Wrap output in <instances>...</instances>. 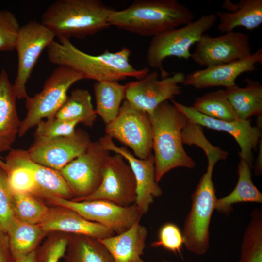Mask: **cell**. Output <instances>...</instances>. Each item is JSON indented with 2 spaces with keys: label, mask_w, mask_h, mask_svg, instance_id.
<instances>
[{
  "label": "cell",
  "mask_w": 262,
  "mask_h": 262,
  "mask_svg": "<svg viewBox=\"0 0 262 262\" xmlns=\"http://www.w3.org/2000/svg\"><path fill=\"white\" fill-rule=\"evenodd\" d=\"M150 246L153 247H162L182 257V246H184L182 231L176 224L171 222L166 223L161 226L157 239L151 243Z\"/></svg>",
  "instance_id": "d590c367"
},
{
  "label": "cell",
  "mask_w": 262,
  "mask_h": 262,
  "mask_svg": "<svg viewBox=\"0 0 262 262\" xmlns=\"http://www.w3.org/2000/svg\"><path fill=\"white\" fill-rule=\"evenodd\" d=\"M123 157L115 153L106 164L101 183L93 193L73 201L105 200L121 206L135 204L136 184L133 173Z\"/></svg>",
  "instance_id": "5bb4252c"
},
{
  "label": "cell",
  "mask_w": 262,
  "mask_h": 262,
  "mask_svg": "<svg viewBox=\"0 0 262 262\" xmlns=\"http://www.w3.org/2000/svg\"><path fill=\"white\" fill-rule=\"evenodd\" d=\"M110 156V151L105 149L99 141H91L83 154L59 171L73 196V198L85 197L97 190Z\"/></svg>",
  "instance_id": "30bf717a"
},
{
  "label": "cell",
  "mask_w": 262,
  "mask_h": 262,
  "mask_svg": "<svg viewBox=\"0 0 262 262\" xmlns=\"http://www.w3.org/2000/svg\"><path fill=\"white\" fill-rule=\"evenodd\" d=\"M69 236V233L49 232L35 250V262H58L65 255Z\"/></svg>",
  "instance_id": "836d02e7"
},
{
  "label": "cell",
  "mask_w": 262,
  "mask_h": 262,
  "mask_svg": "<svg viewBox=\"0 0 262 262\" xmlns=\"http://www.w3.org/2000/svg\"><path fill=\"white\" fill-rule=\"evenodd\" d=\"M157 71L147 74L141 79L125 85V99L134 107L150 114L162 103L173 99L182 92L185 75L177 72L172 75L159 79Z\"/></svg>",
  "instance_id": "7c38bea8"
},
{
  "label": "cell",
  "mask_w": 262,
  "mask_h": 262,
  "mask_svg": "<svg viewBox=\"0 0 262 262\" xmlns=\"http://www.w3.org/2000/svg\"><path fill=\"white\" fill-rule=\"evenodd\" d=\"M217 20L215 14H205L187 24L153 37L147 52V65L158 70L162 78L170 75L164 68V59L174 57L188 60L191 56V47L215 24Z\"/></svg>",
  "instance_id": "5b68a950"
},
{
  "label": "cell",
  "mask_w": 262,
  "mask_h": 262,
  "mask_svg": "<svg viewBox=\"0 0 262 262\" xmlns=\"http://www.w3.org/2000/svg\"><path fill=\"white\" fill-rule=\"evenodd\" d=\"M83 79L82 74L70 67L57 66L45 81L41 91L25 99L27 115L21 121L18 136H23L43 119L54 118L66 101L69 88Z\"/></svg>",
  "instance_id": "52a82bcc"
},
{
  "label": "cell",
  "mask_w": 262,
  "mask_h": 262,
  "mask_svg": "<svg viewBox=\"0 0 262 262\" xmlns=\"http://www.w3.org/2000/svg\"><path fill=\"white\" fill-rule=\"evenodd\" d=\"M49 233L39 225L23 223L14 218L7 234L15 261L35 251Z\"/></svg>",
  "instance_id": "484cf974"
},
{
  "label": "cell",
  "mask_w": 262,
  "mask_h": 262,
  "mask_svg": "<svg viewBox=\"0 0 262 262\" xmlns=\"http://www.w3.org/2000/svg\"><path fill=\"white\" fill-rule=\"evenodd\" d=\"M66 262H114L106 247L99 239L70 234Z\"/></svg>",
  "instance_id": "4316f807"
},
{
  "label": "cell",
  "mask_w": 262,
  "mask_h": 262,
  "mask_svg": "<svg viewBox=\"0 0 262 262\" xmlns=\"http://www.w3.org/2000/svg\"><path fill=\"white\" fill-rule=\"evenodd\" d=\"M193 107L199 113L216 119L232 121L237 119L225 90L213 91L196 98Z\"/></svg>",
  "instance_id": "1f68e13d"
},
{
  "label": "cell",
  "mask_w": 262,
  "mask_h": 262,
  "mask_svg": "<svg viewBox=\"0 0 262 262\" xmlns=\"http://www.w3.org/2000/svg\"><path fill=\"white\" fill-rule=\"evenodd\" d=\"M97 115L89 91L85 89H76L67 96L55 117L64 120L78 121L91 127Z\"/></svg>",
  "instance_id": "f1b7e54d"
},
{
  "label": "cell",
  "mask_w": 262,
  "mask_h": 262,
  "mask_svg": "<svg viewBox=\"0 0 262 262\" xmlns=\"http://www.w3.org/2000/svg\"><path fill=\"white\" fill-rule=\"evenodd\" d=\"M262 63V49L260 48L242 60L191 72L185 75L183 84L196 89L230 87L236 84L238 77L244 73L255 70L257 65Z\"/></svg>",
  "instance_id": "ac0fdd59"
},
{
  "label": "cell",
  "mask_w": 262,
  "mask_h": 262,
  "mask_svg": "<svg viewBox=\"0 0 262 262\" xmlns=\"http://www.w3.org/2000/svg\"><path fill=\"white\" fill-rule=\"evenodd\" d=\"M194 15L177 0H135L127 8L114 10L110 26L146 37H154L194 20Z\"/></svg>",
  "instance_id": "7a4b0ae2"
},
{
  "label": "cell",
  "mask_w": 262,
  "mask_h": 262,
  "mask_svg": "<svg viewBox=\"0 0 262 262\" xmlns=\"http://www.w3.org/2000/svg\"><path fill=\"white\" fill-rule=\"evenodd\" d=\"M259 146V153L256 160L254 166V173L256 176H260L262 174V139Z\"/></svg>",
  "instance_id": "60d3db41"
},
{
  "label": "cell",
  "mask_w": 262,
  "mask_h": 262,
  "mask_svg": "<svg viewBox=\"0 0 262 262\" xmlns=\"http://www.w3.org/2000/svg\"><path fill=\"white\" fill-rule=\"evenodd\" d=\"M41 198L54 206L73 210L86 219L100 224L116 234L128 229L143 216L135 204L125 207L105 200L73 201L48 194L43 195Z\"/></svg>",
  "instance_id": "ba28073f"
},
{
  "label": "cell",
  "mask_w": 262,
  "mask_h": 262,
  "mask_svg": "<svg viewBox=\"0 0 262 262\" xmlns=\"http://www.w3.org/2000/svg\"><path fill=\"white\" fill-rule=\"evenodd\" d=\"M126 90V85L118 82H96L95 83V112L106 125L117 116L121 102L125 98Z\"/></svg>",
  "instance_id": "83f0119b"
},
{
  "label": "cell",
  "mask_w": 262,
  "mask_h": 262,
  "mask_svg": "<svg viewBox=\"0 0 262 262\" xmlns=\"http://www.w3.org/2000/svg\"><path fill=\"white\" fill-rule=\"evenodd\" d=\"M202 127L188 120L182 131L183 144L195 145L202 148L207 156L208 162L216 163L226 159L228 153L212 145L204 135Z\"/></svg>",
  "instance_id": "d6a6232c"
},
{
  "label": "cell",
  "mask_w": 262,
  "mask_h": 262,
  "mask_svg": "<svg viewBox=\"0 0 262 262\" xmlns=\"http://www.w3.org/2000/svg\"><path fill=\"white\" fill-rule=\"evenodd\" d=\"M47 48L49 61L58 66L70 67L82 75L84 79L97 82L124 80L132 77L139 80L149 73V69H138L130 62L131 51L124 47L116 52L106 50L93 55L82 51L69 39L58 38Z\"/></svg>",
  "instance_id": "6da1fadb"
},
{
  "label": "cell",
  "mask_w": 262,
  "mask_h": 262,
  "mask_svg": "<svg viewBox=\"0 0 262 262\" xmlns=\"http://www.w3.org/2000/svg\"><path fill=\"white\" fill-rule=\"evenodd\" d=\"M7 174L13 192L35 194L37 185L34 175L30 169L23 167H8Z\"/></svg>",
  "instance_id": "f35d334b"
},
{
  "label": "cell",
  "mask_w": 262,
  "mask_h": 262,
  "mask_svg": "<svg viewBox=\"0 0 262 262\" xmlns=\"http://www.w3.org/2000/svg\"><path fill=\"white\" fill-rule=\"evenodd\" d=\"M252 53L249 36L232 31L215 37L204 34L191 58L206 68L242 60Z\"/></svg>",
  "instance_id": "4fadbf2b"
},
{
  "label": "cell",
  "mask_w": 262,
  "mask_h": 262,
  "mask_svg": "<svg viewBox=\"0 0 262 262\" xmlns=\"http://www.w3.org/2000/svg\"><path fill=\"white\" fill-rule=\"evenodd\" d=\"M12 198L7 172L0 166V229L6 233L14 218Z\"/></svg>",
  "instance_id": "74e56055"
},
{
  "label": "cell",
  "mask_w": 262,
  "mask_h": 262,
  "mask_svg": "<svg viewBox=\"0 0 262 262\" xmlns=\"http://www.w3.org/2000/svg\"><path fill=\"white\" fill-rule=\"evenodd\" d=\"M91 142L88 133L79 129L70 136L35 140L27 151L33 162L59 171L83 154Z\"/></svg>",
  "instance_id": "9a60e30c"
},
{
  "label": "cell",
  "mask_w": 262,
  "mask_h": 262,
  "mask_svg": "<svg viewBox=\"0 0 262 262\" xmlns=\"http://www.w3.org/2000/svg\"><path fill=\"white\" fill-rule=\"evenodd\" d=\"M162 262H171L168 260H162Z\"/></svg>",
  "instance_id": "ee69618b"
},
{
  "label": "cell",
  "mask_w": 262,
  "mask_h": 262,
  "mask_svg": "<svg viewBox=\"0 0 262 262\" xmlns=\"http://www.w3.org/2000/svg\"><path fill=\"white\" fill-rule=\"evenodd\" d=\"M114 10L100 0H57L46 9L40 22L57 38L83 39L110 26Z\"/></svg>",
  "instance_id": "277c9868"
},
{
  "label": "cell",
  "mask_w": 262,
  "mask_h": 262,
  "mask_svg": "<svg viewBox=\"0 0 262 262\" xmlns=\"http://www.w3.org/2000/svg\"><path fill=\"white\" fill-rule=\"evenodd\" d=\"M0 166L1 167H2L3 169H4L6 171V172H7V171H8V166H7L6 164L5 163V162H3L1 160V158L0 156Z\"/></svg>",
  "instance_id": "7bdbcfd3"
},
{
  "label": "cell",
  "mask_w": 262,
  "mask_h": 262,
  "mask_svg": "<svg viewBox=\"0 0 262 262\" xmlns=\"http://www.w3.org/2000/svg\"><path fill=\"white\" fill-rule=\"evenodd\" d=\"M231 12L217 11L215 15L219 23L218 30L221 33L233 31L238 27L252 30L262 23V0H240Z\"/></svg>",
  "instance_id": "d4e9b609"
},
{
  "label": "cell",
  "mask_w": 262,
  "mask_h": 262,
  "mask_svg": "<svg viewBox=\"0 0 262 262\" xmlns=\"http://www.w3.org/2000/svg\"><path fill=\"white\" fill-rule=\"evenodd\" d=\"M243 236L238 262H262V209H254Z\"/></svg>",
  "instance_id": "4dcf8cb0"
},
{
  "label": "cell",
  "mask_w": 262,
  "mask_h": 262,
  "mask_svg": "<svg viewBox=\"0 0 262 262\" xmlns=\"http://www.w3.org/2000/svg\"><path fill=\"white\" fill-rule=\"evenodd\" d=\"M35 250L26 256L19 259L15 262H35Z\"/></svg>",
  "instance_id": "b9f144b4"
},
{
  "label": "cell",
  "mask_w": 262,
  "mask_h": 262,
  "mask_svg": "<svg viewBox=\"0 0 262 262\" xmlns=\"http://www.w3.org/2000/svg\"><path fill=\"white\" fill-rule=\"evenodd\" d=\"M148 115L157 182L175 168H194L196 163L187 154L182 140V131L188 120L186 116L168 101L160 104Z\"/></svg>",
  "instance_id": "3957f363"
},
{
  "label": "cell",
  "mask_w": 262,
  "mask_h": 262,
  "mask_svg": "<svg viewBox=\"0 0 262 262\" xmlns=\"http://www.w3.org/2000/svg\"><path fill=\"white\" fill-rule=\"evenodd\" d=\"M44 201L32 193L13 192L14 218L23 223L40 225L47 217L50 209Z\"/></svg>",
  "instance_id": "f546056e"
},
{
  "label": "cell",
  "mask_w": 262,
  "mask_h": 262,
  "mask_svg": "<svg viewBox=\"0 0 262 262\" xmlns=\"http://www.w3.org/2000/svg\"><path fill=\"white\" fill-rule=\"evenodd\" d=\"M246 86L235 84L225 89L228 100L237 119L262 117V85L257 81L245 79Z\"/></svg>",
  "instance_id": "603a6c76"
},
{
  "label": "cell",
  "mask_w": 262,
  "mask_h": 262,
  "mask_svg": "<svg viewBox=\"0 0 262 262\" xmlns=\"http://www.w3.org/2000/svg\"><path fill=\"white\" fill-rule=\"evenodd\" d=\"M0 262H15L7 233L0 229Z\"/></svg>",
  "instance_id": "ab89813d"
},
{
  "label": "cell",
  "mask_w": 262,
  "mask_h": 262,
  "mask_svg": "<svg viewBox=\"0 0 262 262\" xmlns=\"http://www.w3.org/2000/svg\"><path fill=\"white\" fill-rule=\"evenodd\" d=\"M55 37L47 27L35 20L30 21L20 27L15 44L18 64L13 84L17 99L28 98L27 82L42 52Z\"/></svg>",
  "instance_id": "8fae6325"
},
{
  "label": "cell",
  "mask_w": 262,
  "mask_h": 262,
  "mask_svg": "<svg viewBox=\"0 0 262 262\" xmlns=\"http://www.w3.org/2000/svg\"><path fill=\"white\" fill-rule=\"evenodd\" d=\"M140 220L122 233L99 239L114 262H145L141 256L144 254L148 231L140 224Z\"/></svg>",
  "instance_id": "44dd1931"
},
{
  "label": "cell",
  "mask_w": 262,
  "mask_h": 262,
  "mask_svg": "<svg viewBox=\"0 0 262 262\" xmlns=\"http://www.w3.org/2000/svg\"><path fill=\"white\" fill-rule=\"evenodd\" d=\"M8 167H23L33 173L37 190L34 195L39 197L46 194L71 200L73 196L59 171L36 163L29 157L27 150L12 149L6 157Z\"/></svg>",
  "instance_id": "d6986e66"
},
{
  "label": "cell",
  "mask_w": 262,
  "mask_h": 262,
  "mask_svg": "<svg viewBox=\"0 0 262 262\" xmlns=\"http://www.w3.org/2000/svg\"><path fill=\"white\" fill-rule=\"evenodd\" d=\"M78 121L61 120L56 117L41 120L37 125L35 140H48L73 134Z\"/></svg>",
  "instance_id": "e575fe53"
},
{
  "label": "cell",
  "mask_w": 262,
  "mask_h": 262,
  "mask_svg": "<svg viewBox=\"0 0 262 262\" xmlns=\"http://www.w3.org/2000/svg\"><path fill=\"white\" fill-rule=\"evenodd\" d=\"M98 141L105 149L120 154L128 161L136 180L135 204L142 215L147 213L154 198L163 194L162 189L156 180L153 154L147 159H140L135 157L126 147L117 146L113 138L107 135L100 138Z\"/></svg>",
  "instance_id": "e0dca14e"
},
{
  "label": "cell",
  "mask_w": 262,
  "mask_h": 262,
  "mask_svg": "<svg viewBox=\"0 0 262 262\" xmlns=\"http://www.w3.org/2000/svg\"><path fill=\"white\" fill-rule=\"evenodd\" d=\"M17 99L7 71L0 73V152L11 149L21 124L16 106Z\"/></svg>",
  "instance_id": "7402d4cb"
},
{
  "label": "cell",
  "mask_w": 262,
  "mask_h": 262,
  "mask_svg": "<svg viewBox=\"0 0 262 262\" xmlns=\"http://www.w3.org/2000/svg\"><path fill=\"white\" fill-rule=\"evenodd\" d=\"M170 101L189 121L231 135L239 146L240 158L252 167L253 151L262 138V128L252 126L250 120L225 121L213 118L199 113L193 106L185 105L174 99Z\"/></svg>",
  "instance_id": "2e32d148"
},
{
  "label": "cell",
  "mask_w": 262,
  "mask_h": 262,
  "mask_svg": "<svg viewBox=\"0 0 262 262\" xmlns=\"http://www.w3.org/2000/svg\"><path fill=\"white\" fill-rule=\"evenodd\" d=\"M252 167L245 160L240 158L238 164V179L234 189L229 194L217 198L215 210L220 213L229 215L237 203H262V194L253 184L251 179Z\"/></svg>",
  "instance_id": "cb8c5ba5"
},
{
  "label": "cell",
  "mask_w": 262,
  "mask_h": 262,
  "mask_svg": "<svg viewBox=\"0 0 262 262\" xmlns=\"http://www.w3.org/2000/svg\"><path fill=\"white\" fill-rule=\"evenodd\" d=\"M215 164L208 163L206 171L191 196V206L181 231L185 247L198 255L205 254L210 247V226L217 199L212 179Z\"/></svg>",
  "instance_id": "8992f818"
},
{
  "label": "cell",
  "mask_w": 262,
  "mask_h": 262,
  "mask_svg": "<svg viewBox=\"0 0 262 262\" xmlns=\"http://www.w3.org/2000/svg\"><path fill=\"white\" fill-rule=\"evenodd\" d=\"M21 26L16 16L8 10H0V51H12Z\"/></svg>",
  "instance_id": "8d00e7d4"
},
{
  "label": "cell",
  "mask_w": 262,
  "mask_h": 262,
  "mask_svg": "<svg viewBox=\"0 0 262 262\" xmlns=\"http://www.w3.org/2000/svg\"><path fill=\"white\" fill-rule=\"evenodd\" d=\"M105 132L130 147L139 159H147L152 154V130L149 115L126 100L116 118L106 125Z\"/></svg>",
  "instance_id": "9c48e42d"
},
{
  "label": "cell",
  "mask_w": 262,
  "mask_h": 262,
  "mask_svg": "<svg viewBox=\"0 0 262 262\" xmlns=\"http://www.w3.org/2000/svg\"><path fill=\"white\" fill-rule=\"evenodd\" d=\"M39 225L48 232L60 231L85 235L98 239L115 235L110 229L89 221L73 210L61 206L50 207L47 217Z\"/></svg>",
  "instance_id": "ffe728a7"
}]
</instances>
